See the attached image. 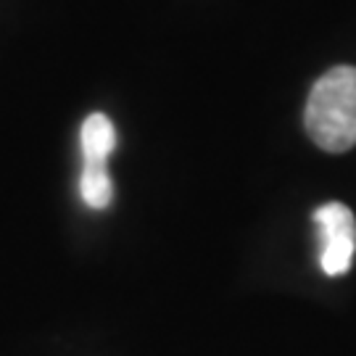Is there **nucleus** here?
<instances>
[{"label":"nucleus","mask_w":356,"mask_h":356,"mask_svg":"<svg viewBox=\"0 0 356 356\" xmlns=\"http://www.w3.org/2000/svg\"><path fill=\"white\" fill-rule=\"evenodd\" d=\"M82 156L85 164H106L116 148V129L111 119L103 114H90L82 124Z\"/></svg>","instance_id":"nucleus-3"},{"label":"nucleus","mask_w":356,"mask_h":356,"mask_svg":"<svg viewBox=\"0 0 356 356\" xmlns=\"http://www.w3.org/2000/svg\"><path fill=\"white\" fill-rule=\"evenodd\" d=\"M79 193L90 209H106L111 204L114 182L106 172V164H85L82 177H79Z\"/></svg>","instance_id":"nucleus-4"},{"label":"nucleus","mask_w":356,"mask_h":356,"mask_svg":"<svg viewBox=\"0 0 356 356\" xmlns=\"http://www.w3.org/2000/svg\"><path fill=\"white\" fill-rule=\"evenodd\" d=\"M304 124L322 151L343 153L356 145V66H335L314 82Z\"/></svg>","instance_id":"nucleus-1"},{"label":"nucleus","mask_w":356,"mask_h":356,"mask_svg":"<svg viewBox=\"0 0 356 356\" xmlns=\"http://www.w3.org/2000/svg\"><path fill=\"white\" fill-rule=\"evenodd\" d=\"M319 227V267L325 275L338 277L351 269L356 254V219L346 204H325L314 211Z\"/></svg>","instance_id":"nucleus-2"}]
</instances>
